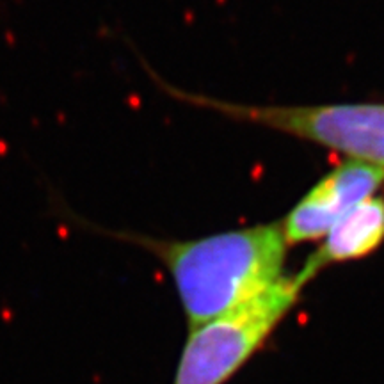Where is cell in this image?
<instances>
[{
	"label": "cell",
	"instance_id": "obj_1",
	"mask_svg": "<svg viewBox=\"0 0 384 384\" xmlns=\"http://www.w3.org/2000/svg\"><path fill=\"white\" fill-rule=\"evenodd\" d=\"M50 212L66 226L144 249L171 274L178 299L194 329L258 295L283 276L287 240L279 224H262L194 240H169L109 228L75 212L52 192Z\"/></svg>",
	"mask_w": 384,
	"mask_h": 384
},
{
	"label": "cell",
	"instance_id": "obj_2",
	"mask_svg": "<svg viewBox=\"0 0 384 384\" xmlns=\"http://www.w3.org/2000/svg\"><path fill=\"white\" fill-rule=\"evenodd\" d=\"M306 283L281 276L235 310L190 329L171 384H226L264 347Z\"/></svg>",
	"mask_w": 384,
	"mask_h": 384
},
{
	"label": "cell",
	"instance_id": "obj_4",
	"mask_svg": "<svg viewBox=\"0 0 384 384\" xmlns=\"http://www.w3.org/2000/svg\"><path fill=\"white\" fill-rule=\"evenodd\" d=\"M384 183V169L349 160L325 175L283 221L287 244L317 240Z\"/></svg>",
	"mask_w": 384,
	"mask_h": 384
},
{
	"label": "cell",
	"instance_id": "obj_3",
	"mask_svg": "<svg viewBox=\"0 0 384 384\" xmlns=\"http://www.w3.org/2000/svg\"><path fill=\"white\" fill-rule=\"evenodd\" d=\"M155 84L183 102L219 111L230 118L268 126L299 139L322 144L351 160L384 169V103H338V105L251 107L224 103L212 98L183 93L153 75Z\"/></svg>",
	"mask_w": 384,
	"mask_h": 384
},
{
	"label": "cell",
	"instance_id": "obj_5",
	"mask_svg": "<svg viewBox=\"0 0 384 384\" xmlns=\"http://www.w3.org/2000/svg\"><path fill=\"white\" fill-rule=\"evenodd\" d=\"M384 240V199L368 198L334 224L299 270L308 285L322 268L374 253Z\"/></svg>",
	"mask_w": 384,
	"mask_h": 384
}]
</instances>
